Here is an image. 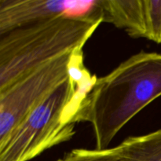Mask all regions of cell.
Masks as SVG:
<instances>
[{
    "mask_svg": "<svg viewBox=\"0 0 161 161\" xmlns=\"http://www.w3.org/2000/svg\"><path fill=\"white\" fill-rule=\"evenodd\" d=\"M160 96L161 53L141 51L96 79L73 124L90 123L95 149H108L123 127Z\"/></svg>",
    "mask_w": 161,
    "mask_h": 161,
    "instance_id": "obj_1",
    "label": "cell"
},
{
    "mask_svg": "<svg viewBox=\"0 0 161 161\" xmlns=\"http://www.w3.org/2000/svg\"><path fill=\"white\" fill-rule=\"evenodd\" d=\"M76 52L69 77L39 102L0 145V161H29L69 141L75 134L74 116L96 80Z\"/></svg>",
    "mask_w": 161,
    "mask_h": 161,
    "instance_id": "obj_2",
    "label": "cell"
},
{
    "mask_svg": "<svg viewBox=\"0 0 161 161\" xmlns=\"http://www.w3.org/2000/svg\"><path fill=\"white\" fill-rule=\"evenodd\" d=\"M95 3L90 14L61 15L0 36V91L45 62L83 50L103 22Z\"/></svg>",
    "mask_w": 161,
    "mask_h": 161,
    "instance_id": "obj_3",
    "label": "cell"
},
{
    "mask_svg": "<svg viewBox=\"0 0 161 161\" xmlns=\"http://www.w3.org/2000/svg\"><path fill=\"white\" fill-rule=\"evenodd\" d=\"M75 52L45 62L0 91V145L39 102L69 78Z\"/></svg>",
    "mask_w": 161,
    "mask_h": 161,
    "instance_id": "obj_4",
    "label": "cell"
},
{
    "mask_svg": "<svg viewBox=\"0 0 161 161\" xmlns=\"http://www.w3.org/2000/svg\"><path fill=\"white\" fill-rule=\"evenodd\" d=\"M93 2L64 0H0V36L80 9Z\"/></svg>",
    "mask_w": 161,
    "mask_h": 161,
    "instance_id": "obj_5",
    "label": "cell"
},
{
    "mask_svg": "<svg viewBox=\"0 0 161 161\" xmlns=\"http://www.w3.org/2000/svg\"><path fill=\"white\" fill-rule=\"evenodd\" d=\"M95 6L103 22L124 29L130 37L146 38L143 0H98Z\"/></svg>",
    "mask_w": 161,
    "mask_h": 161,
    "instance_id": "obj_6",
    "label": "cell"
},
{
    "mask_svg": "<svg viewBox=\"0 0 161 161\" xmlns=\"http://www.w3.org/2000/svg\"><path fill=\"white\" fill-rule=\"evenodd\" d=\"M57 161H124V160L116 146L105 149H72Z\"/></svg>",
    "mask_w": 161,
    "mask_h": 161,
    "instance_id": "obj_7",
    "label": "cell"
},
{
    "mask_svg": "<svg viewBox=\"0 0 161 161\" xmlns=\"http://www.w3.org/2000/svg\"><path fill=\"white\" fill-rule=\"evenodd\" d=\"M146 39L161 43V0H143Z\"/></svg>",
    "mask_w": 161,
    "mask_h": 161,
    "instance_id": "obj_8",
    "label": "cell"
}]
</instances>
